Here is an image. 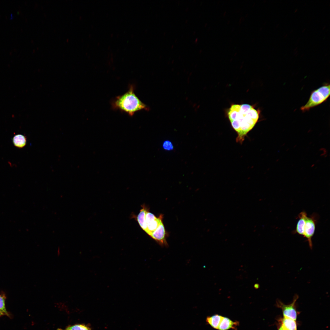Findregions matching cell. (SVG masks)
<instances>
[{
    "instance_id": "1",
    "label": "cell",
    "mask_w": 330,
    "mask_h": 330,
    "mask_svg": "<svg viewBox=\"0 0 330 330\" xmlns=\"http://www.w3.org/2000/svg\"><path fill=\"white\" fill-rule=\"evenodd\" d=\"M260 111L248 104H232L227 115L233 128L237 132V142L241 143L258 121Z\"/></svg>"
},
{
    "instance_id": "2",
    "label": "cell",
    "mask_w": 330,
    "mask_h": 330,
    "mask_svg": "<svg viewBox=\"0 0 330 330\" xmlns=\"http://www.w3.org/2000/svg\"><path fill=\"white\" fill-rule=\"evenodd\" d=\"M134 89V86L131 85L127 92L122 95L117 96L112 102V108L124 112L130 116L139 111L148 110V108L146 105L135 94Z\"/></svg>"
},
{
    "instance_id": "3",
    "label": "cell",
    "mask_w": 330,
    "mask_h": 330,
    "mask_svg": "<svg viewBox=\"0 0 330 330\" xmlns=\"http://www.w3.org/2000/svg\"><path fill=\"white\" fill-rule=\"evenodd\" d=\"M330 85L326 83L313 91L306 103L300 108L304 112L325 102L330 96Z\"/></svg>"
},
{
    "instance_id": "4",
    "label": "cell",
    "mask_w": 330,
    "mask_h": 330,
    "mask_svg": "<svg viewBox=\"0 0 330 330\" xmlns=\"http://www.w3.org/2000/svg\"><path fill=\"white\" fill-rule=\"evenodd\" d=\"M163 215L156 217L154 214L150 212L149 209L147 211L145 216V226L144 230L150 237L163 223Z\"/></svg>"
},
{
    "instance_id": "5",
    "label": "cell",
    "mask_w": 330,
    "mask_h": 330,
    "mask_svg": "<svg viewBox=\"0 0 330 330\" xmlns=\"http://www.w3.org/2000/svg\"><path fill=\"white\" fill-rule=\"evenodd\" d=\"M299 296L295 294L294 296L292 302L288 305H285L279 300L276 301L277 306L281 309L284 317H286L295 320L297 318V312L295 307V303Z\"/></svg>"
},
{
    "instance_id": "6",
    "label": "cell",
    "mask_w": 330,
    "mask_h": 330,
    "mask_svg": "<svg viewBox=\"0 0 330 330\" xmlns=\"http://www.w3.org/2000/svg\"><path fill=\"white\" fill-rule=\"evenodd\" d=\"M316 220L314 216L311 217H306L305 224L304 229V237L307 240L310 248H312V238L315 230Z\"/></svg>"
},
{
    "instance_id": "7",
    "label": "cell",
    "mask_w": 330,
    "mask_h": 330,
    "mask_svg": "<svg viewBox=\"0 0 330 330\" xmlns=\"http://www.w3.org/2000/svg\"><path fill=\"white\" fill-rule=\"evenodd\" d=\"M307 215L306 213L304 211H302L299 213L298 215L299 220L297 222L294 233L303 236L305 219Z\"/></svg>"
},
{
    "instance_id": "8",
    "label": "cell",
    "mask_w": 330,
    "mask_h": 330,
    "mask_svg": "<svg viewBox=\"0 0 330 330\" xmlns=\"http://www.w3.org/2000/svg\"><path fill=\"white\" fill-rule=\"evenodd\" d=\"M238 324L239 322H234L228 318L222 317L218 329L227 330L230 328L235 329Z\"/></svg>"
},
{
    "instance_id": "9",
    "label": "cell",
    "mask_w": 330,
    "mask_h": 330,
    "mask_svg": "<svg viewBox=\"0 0 330 330\" xmlns=\"http://www.w3.org/2000/svg\"><path fill=\"white\" fill-rule=\"evenodd\" d=\"M281 326L284 330H297L295 320L286 317L282 320Z\"/></svg>"
},
{
    "instance_id": "10",
    "label": "cell",
    "mask_w": 330,
    "mask_h": 330,
    "mask_svg": "<svg viewBox=\"0 0 330 330\" xmlns=\"http://www.w3.org/2000/svg\"><path fill=\"white\" fill-rule=\"evenodd\" d=\"M12 141L15 146L18 148H22L26 145V138L23 135L16 134L13 138Z\"/></svg>"
},
{
    "instance_id": "11",
    "label": "cell",
    "mask_w": 330,
    "mask_h": 330,
    "mask_svg": "<svg viewBox=\"0 0 330 330\" xmlns=\"http://www.w3.org/2000/svg\"><path fill=\"white\" fill-rule=\"evenodd\" d=\"M222 317L218 314L208 317L206 321L213 328L218 329Z\"/></svg>"
},
{
    "instance_id": "12",
    "label": "cell",
    "mask_w": 330,
    "mask_h": 330,
    "mask_svg": "<svg viewBox=\"0 0 330 330\" xmlns=\"http://www.w3.org/2000/svg\"><path fill=\"white\" fill-rule=\"evenodd\" d=\"M66 329L69 330H91L90 328L83 324H75L68 326Z\"/></svg>"
},
{
    "instance_id": "13",
    "label": "cell",
    "mask_w": 330,
    "mask_h": 330,
    "mask_svg": "<svg viewBox=\"0 0 330 330\" xmlns=\"http://www.w3.org/2000/svg\"><path fill=\"white\" fill-rule=\"evenodd\" d=\"M0 312L2 315L9 316L5 307V298L1 295H0Z\"/></svg>"
},
{
    "instance_id": "14",
    "label": "cell",
    "mask_w": 330,
    "mask_h": 330,
    "mask_svg": "<svg viewBox=\"0 0 330 330\" xmlns=\"http://www.w3.org/2000/svg\"><path fill=\"white\" fill-rule=\"evenodd\" d=\"M164 148L167 150L170 149L172 147L170 142L169 141L165 142L163 144Z\"/></svg>"
},
{
    "instance_id": "15",
    "label": "cell",
    "mask_w": 330,
    "mask_h": 330,
    "mask_svg": "<svg viewBox=\"0 0 330 330\" xmlns=\"http://www.w3.org/2000/svg\"><path fill=\"white\" fill-rule=\"evenodd\" d=\"M57 330H69L67 329H61V328H58L57 329Z\"/></svg>"
},
{
    "instance_id": "16",
    "label": "cell",
    "mask_w": 330,
    "mask_h": 330,
    "mask_svg": "<svg viewBox=\"0 0 330 330\" xmlns=\"http://www.w3.org/2000/svg\"><path fill=\"white\" fill-rule=\"evenodd\" d=\"M278 330H284L281 326Z\"/></svg>"
},
{
    "instance_id": "17",
    "label": "cell",
    "mask_w": 330,
    "mask_h": 330,
    "mask_svg": "<svg viewBox=\"0 0 330 330\" xmlns=\"http://www.w3.org/2000/svg\"><path fill=\"white\" fill-rule=\"evenodd\" d=\"M2 315V314L0 312V316Z\"/></svg>"
}]
</instances>
